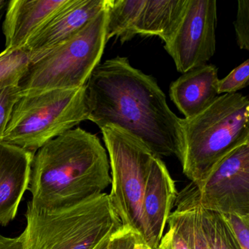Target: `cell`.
I'll use <instances>...</instances> for the list:
<instances>
[{"mask_svg": "<svg viewBox=\"0 0 249 249\" xmlns=\"http://www.w3.org/2000/svg\"><path fill=\"white\" fill-rule=\"evenodd\" d=\"M89 120L114 126L138 140L157 157L180 160L183 140L178 117L151 75L133 68L127 58L99 64L87 81Z\"/></svg>", "mask_w": 249, "mask_h": 249, "instance_id": "1", "label": "cell"}, {"mask_svg": "<svg viewBox=\"0 0 249 249\" xmlns=\"http://www.w3.org/2000/svg\"><path fill=\"white\" fill-rule=\"evenodd\" d=\"M110 164L98 137L81 128L49 141L33 157L28 190L39 208H65L104 193Z\"/></svg>", "mask_w": 249, "mask_h": 249, "instance_id": "2", "label": "cell"}, {"mask_svg": "<svg viewBox=\"0 0 249 249\" xmlns=\"http://www.w3.org/2000/svg\"><path fill=\"white\" fill-rule=\"evenodd\" d=\"M183 173L196 186L215 166L240 145L249 143V100L224 94L205 110L181 119Z\"/></svg>", "mask_w": 249, "mask_h": 249, "instance_id": "3", "label": "cell"}, {"mask_svg": "<svg viewBox=\"0 0 249 249\" xmlns=\"http://www.w3.org/2000/svg\"><path fill=\"white\" fill-rule=\"evenodd\" d=\"M25 218L21 249H94L122 227L105 192L56 209L34 206L29 201Z\"/></svg>", "mask_w": 249, "mask_h": 249, "instance_id": "4", "label": "cell"}, {"mask_svg": "<svg viewBox=\"0 0 249 249\" xmlns=\"http://www.w3.org/2000/svg\"><path fill=\"white\" fill-rule=\"evenodd\" d=\"M87 87L21 96L0 142L36 154L49 141L89 120Z\"/></svg>", "mask_w": 249, "mask_h": 249, "instance_id": "5", "label": "cell"}, {"mask_svg": "<svg viewBox=\"0 0 249 249\" xmlns=\"http://www.w3.org/2000/svg\"><path fill=\"white\" fill-rule=\"evenodd\" d=\"M107 21L106 6L73 37L30 64L18 84L21 96L87 85L107 42Z\"/></svg>", "mask_w": 249, "mask_h": 249, "instance_id": "6", "label": "cell"}, {"mask_svg": "<svg viewBox=\"0 0 249 249\" xmlns=\"http://www.w3.org/2000/svg\"><path fill=\"white\" fill-rule=\"evenodd\" d=\"M100 129L109 154L111 191L108 195L112 206L122 227L132 230L145 243L142 199L155 154L118 128L106 126Z\"/></svg>", "mask_w": 249, "mask_h": 249, "instance_id": "7", "label": "cell"}, {"mask_svg": "<svg viewBox=\"0 0 249 249\" xmlns=\"http://www.w3.org/2000/svg\"><path fill=\"white\" fill-rule=\"evenodd\" d=\"M216 26L215 0H187L177 30L164 43L179 72L205 65L213 56Z\"/></svg>", "mask_w": 249, "mask_h": 249, "instance_id": "8", "label": "cell"}, {"mask_svg": "<svg viewBox=\"0 0 249 249\" xmlns=\"http://www.w3.org/2000/svg\"><path fill=\"white\" fill-rule=\"evenodd\" d=\"M196 186L204 209L249 215V143L227 154Z\"/></svg>", "mask_w": 249, "mask_h": 249, "instance_id": "9", "label": "cell"}, {"mask_svg": "<svg viewBox=\"0 0 249 249\" xmlns=\"http://www.w3.org/2000/svg\"><path fill=\"white\" fill-rule=\"evenodd\" d=\"M107 0H69L24 46L30 64L73 37L107 6Z\"/></svg>", "mask_w": 249, "mask_h": 249, "instance_id": "10", "label": "cell"}, {"mask_svg": "<svg viewBox=\"0 0 249 249\" xmlns=\"http://www.w3.org/2000/svg\"><path fill=\"white\" fill-rule=\"evenodd\" d=\"M177 195L174 180L167 167L160 157L154 156L142 205L145 243L151 249H158Z\"/></svg>", "mask_w": 249, "mask_h": 249, "instance_id": "11", "label": "cell"}, {"mask_svg": "<svg viewBox=\"0 0 249 249\" xmlns=\"http://www.w3.org/2000/svg\"><path fill=\"white\" fill-rule=\"evenodd\" d=\"M35 154L0 142V225L6 227L18 213L29 189Z\"/></svg>", "mask_w": 249, "mask_h": 249, "instance_id": "12", "label": "cell"}, {"mask_svg": "<svg viewBox=\"0 0 249 249\" xmlns=\"http://www.w3.org/2000/svg\"><path fill=\"white\" fill-rule=\"evenodd\" d=\"M69 0H11L2 24L5 49H22Z\"/></svg>", "mask_w": 249, "mask_h": 249, "instance_id": "13", "label": "cell"}, {"mask_svg": "<svg viewBox=\"0 0 249 249\" xmlns=\"http://www.w3.org/2000/svg\"><path fill=\"white\" fill-rule=\"evenodd\" d=\"M218 68L205 65L183 73L170 87V97L184 119L208 108L219 96Z\"/></svg>", "mask_w": 249, "mask_h": 249, "instance_id": "14", "label": "cell"}, {"mask_svg": "<svg viewBox=\"0 0 249 249\" xmlns=\"http://www.w3.org/2000/svg\"><path fill=\"white\" fill-rule=\"evenodd\" d=\"M131 36H155L164 43L177 30L187 0H138Z\"/></svg>", "mask_w": 249, "mask_h": 249, "instance_id": "15", "label": "cell"}, {"mask_svg": "<svg viewBox=\"0 0 249 249\" xmlns=\"http://www.w3.org/2000/svg\"><path fill=\"white\" fill-rule=\"evenodd\" d=\"M176 209L169 216L173 226L189 242L192 249H211L202 229L198 190L194 183L187 185L177 195Z\"/></svg>", "mask_w": 249, "mask_h": 249, "instance_id": "16", "label": "cell"}, {"mask_svg": "<svg viewBox=\"0 0 249 249\" xmlns=\"http://www.w3.org/2000/svg\"><path fill=\"white\" fill-rule=\"evenodd\" d=\"M199 213L202 229L211 249H241L221 213L204 209L201 205Z\"/></svg>", "mask_w": 249, "mask_h": 249, "instance_id": "17", "label": "cell"}, {"mask_svg": "<svg viewBox=\"0 0 249 249\" xmlns=\"http://www.w3.org/2000/svg\"><path fill=\"white\" fill-rule=\"evenodd\" d=\"M30 65L24 48L5 49L0 53V89L18 86Z\"/></svg>", "mask_w": 249, "mask_h": 249, "instance_id": "18", "label": "cell"}, {"mask_svg": "<svg viewBox=\"0 0 249 249\" xmlns=\"http://www.w3.org/2000/svg\"><path fill=\"white\" fill-rule=\"evenodd\" d=\"M249 84V60L243 62L218 81V94H234Z\"/></svg>", "mask_w": 249, "mask_h": 249, "instance_id": "19", "label": "cell"}, {"mask_svg": "<svg viewBox=\"0 0 249 249\" xmlns=\"http://www.w3.org/2000/svg\"><path fill=\"white\" fill-rule=\"evenodd\" d=\"M20 97L18 86L0 89V141L6 129L13 108Z\"/></svg>", "mask_w": 249, "mask_h": 249, "instance_id": "20", "label": "cell"}, {"mask_svg": "<svg viewBox=\"0 0 249 249\" xmlns=\"http://www.w3.org/2000/svg\"><path fill=\"white\" fill-rule=\"evenodd\" d=\"M236 40L239 48L249 50V0H239L234 23Z\"/></svg>", "mask_w": 249, "mask_h": 249, "instance_id": "21", "label": "cell"}, {"mask_svg": "<svg viewBox=\"0 0 249 249\" xmlns=\"http://www.w3.org/2000/svg\"><path fill=\"white\" fill-rule=\"evenodd\" d=\"M241 249H249V215L221 214Z\"/></svg>", "mask_w": 249, "mask_h": 249, "instance_id": "22", "label": "cell"}, {"mask_svg": "<svg viewBox=\"0 0 249 249\" xmlns=\"http://www.w3.org/2000/svg\"><path fill=\"white\" fill-rule=\"evenodd\" d=\"M138 240L142 239L132 230L122 227L110 236L109 249H134Z\"/></svg>", "mask_w": 249, "mask_h": 249, "instance_id": "23", "label": "cell"}, {"mask_svg": "<svg viewBox=\"0 0 249 249\" xmlns=\"http://www.w3.org/2000/svg\"><path fill=\"white\" fill-rule=\"evenodd\" d=\"M157 249H192L189 242L173 226L161 237Z\"/></svg>", "mask_w": 249, "mask_h": 249, "instance_id": "24", "label": "cell"}, {"mask_svg": "<svg viewBox=\"0 0 249 249\" xmlns=\"http://www.w3.org/2000/svg\"><path fill=\"white\" fill-rule=\"evenodd\" d=\"M21 236L10 237L0 234V249H21Z\"/></svg>", "mask_w": 249, "mask_h": 249, "instance_id": "25", "label": "cell"}, {"mask_svg": "<svg viewBox=\"0 0 249 249\" xmlns=\"http://www.w3.org/2000/svg\"><path fill=\"white\" fill-rule=\"evenodd\" d=\"M112 234L106 237V238H105L103 241L100 242L94 249H109V242H110V236H111Z\"/></svg>", "mask_w": 249, "mask_h": 249, "instance_id": "26", "label": "cell"}, {"mask_svg": "<svg viewBox=\"0 0 249 249\" xmlns=\"http://www.w3.org/2000/svg\"><path fill=\"white\" fill-rule=\"evenodd\" d=\"M134 249H153L148 246L142 240H138L135 243Z\"/></svg>", "mask_w": 249, "mask_h": 249, "instance_id": "27", "label": "cell"}, {"mask_svg": "<svg viewBox=\"0 0 249 249\" xmlns=\"http://www.w3.org/2000/svg\"><path fill=\"white\" fill-rule=\"evenodd\" d=\"M8 3V1H6V0H0V21L3 16L4 12L6 11Z\"/></svg>", "mask_w": 249, "mask_h": 249, "instance_id": "28", "label": "cell"}]
</instances>
